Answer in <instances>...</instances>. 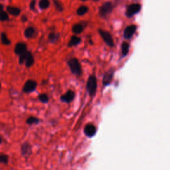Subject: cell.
<instances>
[{"label":"cell","mask_w":170,"mask_h":170,"mask_svg":"<svg viewBox=\"0 0 170 170\" xmlns=\"http://www.w3.org/2000/svg\"><path fill=\"white\" fill-rule=\"evenodd\" d=\"M21 153L23 156H30L32 154V146L30 143L25 142L21 144Z\"/></svg>","instance_id":"cell-8"},{"label":"cell","mask_w":170,"mask_h":170,"mask_svg":"<svg viewBox=\"0 0 170 170\" xmlns=\"http://www.w3.org/2000/svg\"><path fill=\"white\" fill-rule=\"evenodd\" d=\"M81 1H87V0H81Z\"/></svg>","instance_id":"cell-34"},{"label":"cell","mask_w":170,"mask_h":170,"mask_svg":"<svg viewBox=\"0 0 170 170\" xmlns=\"http://www.w3.org/2000/svg\"><path fill=\"white\" fill-rule=\"evenodd\" d=\"M68 65L72 74L77 76H81L82 73V70L81 63L76 58H72L68 61Z\"/></svg>","instance_id":"cell-1"},{"label":"cell","mask_w":170,"mask_h":170,"mask_svg":"<svg viewBox=\"0 0 170 170\" xmlns=\"http://www.w3.org/2000/svg\"><path fill=\"white\" fill-rule=\"evenodd\" d=\"M4 142V139H3V137L1 136V135H0V145H1L2 143Z\"/></svg>","instance_id":"cell-31"},{"label":"cell","mask_w":170,"mask_h":170,"mask_svg":"<svg viewBox=\"0 0 170 170\" xmlns=\"http://www.w3.org/2000/svg\"><path fill=\"white\" fill-rule=\"evenodd\" d=\"M94 1H98V0H94Z\"/></svg>","instance_id":"cell-35"},{"label":"cell","mask_w":170,"mask_h":170,"mask_svg":"<svg viewBox=\"0 0 170 170\" xmlns=\"http://www.w3.org/2000/svg\"><path fill=\"white\" fill-rule=\"evenodd\" d=\"M27 51V45L23 43H18L15 47V54L20 55Z\"/></svg>","instance_id":"cell-11"},{"label":"cell","mask_w":170,"mask_h":170,"mask_svg":"<svg viewBox=\"0 0 170 170\" xmlns=\"http://www.w3.org/2000/svg\"><path fill=\"white\" fill-rule=\"evenodd\" d=\"M39 8L41 9H47L50 6L49 0H41L39 4Z\"/></svg>","instance_id":"cell-23"},{"label":"cell","mask_w":170,"mask_h":170,"mask_svg":"<svg viewBox=\"0 0 170 170\" xmlns=\"http://www.w3.org/2000/svg\"><path fill=\"white\" fill-rule=\"evenodd\" d=\"M81 41V39L79 37H77V36H72L68 45H69V47H73V46H76L78 44H79Z\"/></svg>","instance_id":"cell-15"},{"label":"cell","mask_w":170,"mask_h":170,"mask_svg":"<svg viewBox=\"0 0 170 170\" xmlns=\"http://www.w3.org/2000/svg\"><path fill=\"white\" fill-rule=\"evenodd\" d=\"M74 97H75L74 92L71 91V90H69L67 93H65V94H63V95L60 96V100H61L63 103L69 104L71 103V102L74 100Z\"/></svg>","instance_id":"cell-7"},{"label":"cell","mask_w":170,"mask_h":170,"mask_svg":"<svg viewBox=\"0 0 170 170\" xmlns=\"http://www.w3.org/2000/svg\"><path fill=\"white\" fill-rule=\"evenodd\" d=\"M27 20V18L25 15H23L22 16V18H21V21H23V22H25Z\"/></svg>","instance_id":"cell-30"},{"label":"cell","mask_w":170,"mask_h":170,"mask_svg":"<svg viewBox=\"0 0 170 170\" xmlns=\"http://www.w3.org/2000/svg\"><path fill=\"white\" fill-rule=\"evenodd\" d=\"M112 10V5L110 2H106V3L104 4L100 9V11H99V15L101 17H106L110 13Z\"/></svg>","instance_id":"cell-6"},{"label":"cell","mask_w":170,"mask_h":170,"mask_svg":"<svg viewBox=\"0 0 170 170\" xmlns=\"http://www.w3.org/2000/svg\"><path fill=\"white\" fill-rule=\"evenodd\" d=\"M39 122H40V119L33 116H30V117L26 120V123L30 126H32L34 124H39Z\"/></svg>","instance_id":"cell-13"},{"label":"cell","mask_w":170,"mask_h":170,"mask_svg":"<svg viewBox=\"0 0 170 170\" xmlns=\"http://www.w3.org/2000/svg\"><path fill=\"white\" fill-rule=\"evenodd\" d=\"M4 9V6L2 4H0V12L3 11Z\"/></svg>","instance_id":"cell-32"},{"label":"cell","mask_w":170,"mask_h":170,"mask_svg":"<svg viewBox=\"0 0 170 170\" xmlns=\"http://www.w3.org/2000/svg\"><path fill=\"white\" fill-rule=\"evenodd\" d=\"M98 32L100 33V35H101L102 38L104 40V42L107 45H108L109 47H112L115 45V43H114L113 38L112 37L111 34L108 32V31H104L103 30H99Z\"/></svg>","instance_id":"cell-4"},{"label":"cell","mask_w":170,"mask_h":170,"mask_svg":"<svg viewBox=\"0 0 170 170\" xmlns=\"http://www.w3.org/2000/svg\"><path fill=\"white\" fill-rule=\"evenodd\" d=\"M96 132V128L95 127V126L93 124H87L84 127V133H85V135H86L87 137H89V138L93 137L95 135Z\"/></svg>","instance_id":"cell-9"},{"label":"cell","mask_w":170,"mask_h":170,"mask_svg":"<svg viewBox=\"0 0 170 170\" xmlns=\"http://www.w3.org/2000/svg\"><path fill=\"white\" fill-rule=\"evenodd\" d=\"M31 54V52L30 51H25V53H23V54H21L19 55V64H23V63H25V61L27 59V58L28 57V56Z\"/></svg>","instance_id":"cell-21"},{"label":"cell","mask_w":170,"mask_h":170,"mask_svg":"<svg viewBox=\"0 0 170 170\" xmlns=\"http://www.w3.org/2000/svg\"><path fill=\"white\" fill-rule=\"evenodd\" d=\"M38 99L41 103H42L43 104L47 103L49 101V97H48L47 94L45 93H41L39 94Z\"/></svg>","instance_id":"cell-19"},{"label":"cell","mask_w":170,"mask_h":170,"mask_svg":"<svg viewBox=\"0 0 170 170\" xmlns=\"http://www.w3.org/2000/svg\"><path fill=\"white\" fill-rule=\"evenodd\" d=\"M37 86V82L32 79H30L27 81L23 87V93L26 94H30L35 91Z\"/></svg>","instance_id":"cell-3"},{"label":"cell","mask_w":170,"mask_h":170,"mask_svg":"<svg viewBox=\"0 0 170 170\" xmlns=\"http://www.w3.org/2000/svg\"><path fill=\"white\" fill-rule=\"evenodd\" d=\"M1 82H0V89H1Z\"/></svg>","instance_id":"cell-33"},{"label":"cell","mask_w":170,"mask_h":170,"mask_svg":"<svg viewBox=\"0 0 170 170\" xmlns=\"http://www.w3.org/2000/svg\"><path fill=\"white\" fill-rule=\"evenodd\" d=\"M7 11H8L9 13H10L11 15H14V16H18L21 13L20 9L15 8V7L9 6L7 8Z\"/></svg>","instance_id":"cell-14"},{"label":"cell","mask_w":170,"mask_h":170,"mask_svg":"<svg viewBox=\"0 0 170 170\" xmlns=\"http://www.w3.org/2000/svg\"><path fill=\"white\" fill-rule=\"evenodd\" d=\"M34 62H35V59H34L33 56L31 53V54L28 56V57L27 58V59L25 61V67L27 68H30L33 65Z\"/></svg>","instance_id":"cell-18"},{"label":"cell","mask_w":170,"mask_h":170,"mask_svg":"<svg viewBox=\"0 0 170 170\" xmlns=\"http://www.w3.org/2000/svg\"><path fill=\"white\" fill-rule=\"evenodd\" d=\"M86 90L91 96L95 95L97 90V80L94 75H91L87 80Z\"/></svg>","instance_id":"cell-2"},{"label":"cell","mask_w":170,"mask_h":170,"mask_svg":"<svg viewBox=\"0 0 170 170\" xmlns=\"http://www.w3.org/2000/svg\"><path fill=\"white\" fill-rule=\"evenodd\" d=\"M35 0H32L30 4V9H32V10H34L35 9Z\"/></svg>","instance_id":"cell-29"},{"label":"cell","mask_w":170,"mask_h":170,"mask_svg":"<svg viewBox=\"0 0 170 170\" xmlns=\"http://www.w3.org/2000/svg\"><path fill=\"white\" fill-rule=\"evenodd\" d=\"M113 77V71H108L104 74L103 78V84L106 86L110 83Z\"/></svg>","instance_id":"cell-12"},{"label":"cell","mask_w":170,"mask_h":170,"mask_svg":"<svg viewBox=\"0 0 170 170\" xmlns=\"http://www.w3.org/2000/svg\"><path fill=\"white\" fill-rule=\"evenodd\" d=\"M9 155L5 154H1L0 153V164L6 165L9 162Z\"/></svg>","instance_id":"cell-22"},{"label":"cell","mask_w":170,"mask_h":170,"mask_svg":"<svg viewBox=\"0 0 170 170\" xmlns=\"http://www.w3.org/2000/svg\"><path fill=\"white\" fill-rule=\"evenodd\" d=\"M58 37H59V35L56 34L55 33H51L48 35V39L51 42H55L57 40Z\"/></svg>","instance_id":"cell-27"},{"label":"cell","mask_w":170,"mask_h":170,"mask_svg":"<svg viewBox=\"0 0 170 170\" xmlns=\"http://www.w3.org/2000/svg\"><path fill=\"white\" fill-rule=\"evenodd\" d=\"M1 42L4 45H8L11 43V41H9V39L7 37V35L5 33H2L1 34Z\"/></svg>","instance_id":"cell-25"},{"label":"cell","mask_w":170,"mask_h":170,"mask_svg":"<svg viewBox=\"0 0 170 170\" xmlns=\"http://www.w3.org/2000/svg\"><path fill=\"white\" fill-rule=\"evenodd\" d=\"M141 8H142V6L139 4H133L130 5V6H128L127 10H126V15L129 17V18L132 17L133 15L138 13L140 11Z\"/></svg>","instance_id":"cell-5"},{"label":"cell","mask_w":170,"mask_h":170,"mask_svg":"<svg viewBox=\"0 0 170 170\" xmlns=\"http://www.w3.org/2000/svg\"><path fill=\"white\" fill-rule=\"evenodd\" d=\"M54 4L55 5L56 8L57 9V10H59V11H62L63 7L61 6V4H60L59 1H57V0H54Z\"/></svg>","instance_id":"cell-28"},{"label":"cell","mask_w":170,"mask_h":170,"mask_svg":"<svg viewBox=\"0 0 170 170\" xmlns=\"http://www.w3.org/2000/svg\"><path fill=\"white\" fill-rule=\"evenodd\" d=\"M89 11V8L87 6H82L79 8V9L77 10V13L79 16H82L86 14L87 12Z\"/></svg>","instance_id":"cell-20"},{"label":"cell","mask_w":170,"mask_h":170,"mask_svg":"<svg viewBox=\"0 0 170 170\" xmlns=\"http://www.w3.org/2000/svg\"><path fill=\"white\" fill-rule=\"evenodd\" d=\"M8 19H9L8 14L7 13L6 11H2L0 12V21H7Z\"/></svg>","instance_id":"cell-26"},{"label":"cell","mask_w":170,"mask_h":170,"mask_svg":"<svg viewBox=\"0 0 170 170\" xmlns=\"http://www.w3.org/2000/svg\"><path fill=\"white\" fill-rule=\"evenodd\" d=\"M35 29L32 27H30L27 28L25 30L24 35H25V36L27 38H31L32 37H33V35H35Z\"/></svg>","instance_id":"cell-17"},{"label":"cell","mask_w":170,"mask_h":170,"mask_svg":"<svg viewBox=\"0 0 170 170\" xmlns=\"http://www.w3.org/2000/svg\"><path fill=\"white\" fill-rule=\"evenodd\" d=\"M84 30V27L82 24L80 23H77L75 24L73 26H72V32L75 34H80L81 33L82 31Z\"/></svg>","instance_id":"cell-16"},{"label":"cell","mask_w":170,"mask_h":170,"mask_svg":"<svg viewBox=\"0 0 170 170\" xmlns=\"http://www.w3.org/2000/svg\"><path fill=\"white\" fill-rule=\"evenodd\" d=\"M129 44L128 43L124 42L122 45V53L123 56H126L129 51Z\"/></svg>","instance_id":"cell-24"},{"label":"cell","mask_w":170,"mask_h":170,"mask_svg":"<svg viewBox=\"0 0 170 170\" xmlns=\"http://www.w3.org/2000/svg\"><path fill=\"white\" fill-rule=\"evenodd\" d=\"M136 26L134 25H129L125 29L124 31V38L130 39L133 35V34L135 33L136 31Z\"/></svg>","instance_id":"cell-10"}]
</instances>
